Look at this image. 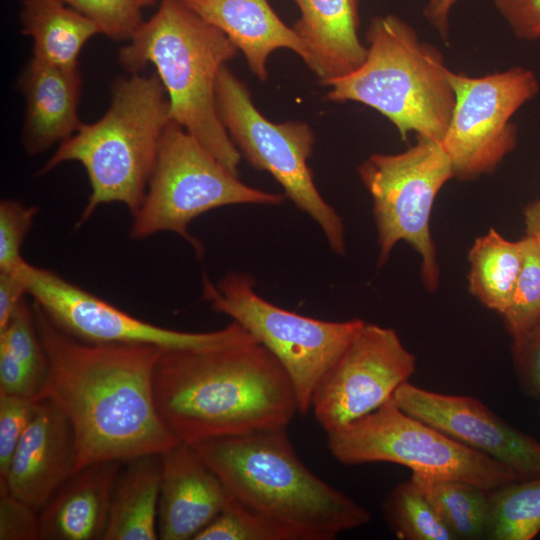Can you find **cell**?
Wrapping results in <instances>:
<instances>
[{
  "instance_id": "cell-27",
  "label": "cell",
  "mask_w": 540,
  "mask_h": 540,
  "mask_svg": "<svg viewBox=\"0 0 540 540\" xmlns=\"http://www.w3.org/2000/svg\"><path fill=\"white\" fill-rule=\"evenodd\" d=\"M386 521L401 540H456L410 479L395 486L383 502Z\"/></svg>"
},
{
  "instance_id": "cell-6",
  "label": "cell",
  "mask_w": 540,
  "mask_h": 540,
  "mask_svg": "<svg viewBox=\"0 0 540 540\" xmlns=\"http://www.w3.org/2000/svg\"><path fill=\"white\" fill-rule=\"evenodd\" d=\"M367 54L352 72L331 80L326 98L367 105L398 129L441 142L455 105L449 69L439 51L419 40L395 15L374 17L366 33Z\"/></svg>"
},
{
  "instance_id": "cell-42",
  "label": "cell",
  "mask_w": 540,
  "mask_h": 540,
  "mask_svg": "<svg viewBox=\"0 0 540 540\" xmlns=\"http://www.w3.org/2000/svg\"><path fill=\"white\" fill-rule=\"evenodd\" d=\"M538 412H539V415H540V402H539V411Z\"/></svg>"
},
{
  "instance_id": "cell-25",
  "label": "cell",
  "mask_w": 540,
  "mask_h": 540,
  "mask_svg": "<svg viewBox=\"0 0 540 540\" xmlns=\"http://www.w3.org/2000/svg\"><path fill=\"white\" fill-rule=\"evenodd\" d=\"M410 479L456 540L484 539L489 490L463 481L434 479L415 473Z\"/></svg>"
},
{
  "instance_id": "cell-24",
  "label": "cell",
  "mask_w": 540,
  "mask_h": 540,
  "mask_svg": "<svg viewBox=\"0 0 540 540\" xmlns=\"http://www.w3.org/2000/svg\"><path fill=\"white\" fill-rule=\"evenodd\" d=\"M470 293L501 316L507 310L521 272L520 240L512 242L495 229L478 237L468 252Z\"/></svg>"
},
{
  "instance_id": "cell-17",
  "label": "cell",
  "mask_w": 540,
  "mask_h": 540,
  "mask_svg": "<svg viewBox=\"0 0 540 540\" xmlns=\"http://www.w3.org/2000/svg\"><path fill=\"white\" fill-rule=\"evenodd\" d=\"M158 538L194 540L226 505L230 493L196 452L180 442L160 454Z\"/></svg>"
},
{
  "instance_id": "cell-12",
  "label": "cell",
  "mask_w": 540,
  "mask_h": 540,
  "mask_svg": "<svg viewBox=\"0 0 540 540\" xmlns=\"http://www.w3.org/2000/svg\"><path fill=\"white\" fill-rule=\"evenodd\" d=\"M455 105L440 142L454 177L470 180L495 170L516 146L515 112L539 90L535 74L523 67L469 77L449 70Z\"/></svg>"
},
{
  "instance_id": "cell-37",
  "label": "cell",
  "mask_w": 540,
  "mask_h": 540,
  "mask_svg": "<svg viewBox=\"0 0 540 540\" xmlns=\"http://www.w3.org/2000/svg\"><path fill=\"white\" fill-rule=\"evenodd\" d=\"M41 389L42 383L0 347V393L39 398Z\"/></svg>"
},
{
  "instance_id": "cell-33",
  "label": "cell",
  "mask_w": 540,
  "mask_h": 540,
  "mask_svg": "<svg viewBox=\"0 0 540 540\" xmlns=\"http://www.w3.org/2000/svg\"><path fill=\"white\" fill-rule=\"evenodd\" d=\"M39 400L0 393V483L7 476L13 454L36 413Z\"/></svg>"
},
{
  "instance_id": "cell-29",
  "label": "cell",
  "mask_w": 540,
  "mask_h": 540,
  "mask_svg": "<svg viewBox=\"0 0 540 540\" xmlns=\"http://www.w3.org/2000/svg\"><path fill=\"white\" fill-rule=\"evenodd\" d=\"M194 540H292L281 526L230 494L218 516Z\"/></svg>"
},
{
  "instance_id": "cell-5",
  "label": "cell",
  "mask_w": 540,
  "mask_h": 540,
  "mask_svg": "<svg viewBox=\"0 0 540 540\" xmlns=\"http://www.w3.org/2000/svg\"><path fill=\"white\" fill-rule=\"evenodd\" d=\"M111 92L106 113L94 123H81L37 173L67 161L84 167L91 193L77 227L106 203L124 204L132 216L138 211L171 121L168 95L157 74L119 78Z\"/></svg>"
},
{
  "instance_id": "cell-36",
  "label": "cell",
  "mask_w": 540,
  "mask_h": 540,
  "mask_svg": "<svg viewBox=\"0 0 540 540\" xmlns=\"http://www.w3.org/2000/svg\"><path fill=\"white\" fill-rule=\"evenodd\" d=\"M493 1L497 11L519 39H540V0Z\"/></svg>"
},
{
  "instance_id": "cell-20",
  "label": "cell",
  "mask_w": 540,
  "mask_h": 540,
  "mask_svg": "<svg viewBox=\"0 0 540 540\" xmlns=\"http://www.w3.org/2000/svg\"><path fill=\"white\" fill-rule=\"evenodd\" d=\"M120 461L75 471L39 512L41 540H103Z\"/></svg>"
},
{
  "instance_id": "cell-26",
  "label": "cell",
  "mask_w": 540,
  "mask_h": 540,
  "mask_svg": "<svg viewBox=\"0 0 540 540\" xmlns=\"http://www.w3.org/2000/svg\"><path fill=\"white\" fill-rule=\"evenodd\" d=\"M540 532V476L488 491L484 539L531 540Z\"/></svg>"
},
{
  "instance_id": "cell-18",
  "label": "cell",
  "mask_w": 540,
  "mask_h": 540,
  "mask_svg": "<svg viewBox=\"0 0 540 540\" xmlns=\"http://www.w3.org/2000/svg\"><path fill=\"white\" fill-rule=\"evenodd\" d=\"M81 83L78 68L57 67L33 57L28 62L18 81L26 100L22 143L28 155H38L78 130Z\"/></svg>"
},
{
  "instance_id": "cell-38",
  "label": "cell",
  "mask_w": 540,
  "mask_h": 540,
  "mask_svg": "<svg viewBox=\"0 0 540 540\" xmlns=\"http://www.w3.org/2000/svg\"><path fill=\"white\" fill-rule=\"evenodd\" d=\"M25 295H28L27 286L19 267L13 271H0V331L26 299Z\"/></svg>"
},
{
  "instance_id": "cell-32",
  "label": "cell",
  "mask_w": 540,
  "mask_h": 540,
  "mask_svg": "<svg viewBox=\"0 0 540 540\" xmlns=\"http://www.w3.org/2000/svg\"><path fill=\"white\" fill-rule=\"evenodd\" d=\"M38 208L15 199L0 202V271H13L26 260L21 255Z\"/></svg>"
},
{
  "instance_id": "cell-16",
  "label": "cell",
  "mask_w": 540,
  "mask_h": 540,
  "mask_svg": "<svg viewBox=\"0 0 540 540\" xmlns=\"http://www.w3.org/2000/svg\"><path fill=\"white\" fill-rule=\"evenodd\" d=\"M73 429L62 411L40 398L36 413L17 445L0 491H9L39 512L75 472Z\"/></svg>"
},
{
  "instance_id": "cell-28",
  "label": "cell",
  "mask_w": 540,
  "mask_h": 540,
  "mask_svg": "<svg viewBox=\"0 0 540 540\" xmlns=\"http://www.w3.org/2000/svg\"><path fill=\"white\" fill-rule=\"evenodd\" d=\"M523 263L510 304L502 315L515 341L540 322V251L528 236L520 240Z\"/></svg>"
},
{
  "instance_id": "cell-1",
  "label": "cell",
  "mask_w": 540,
  "mask_h": 540,
  "mask_svg": "<svg viewBox=\"0 0 540 540\" xmlns=\"http://www.w3.org/2000/svg\"><path fill=\"white\" fill-rule=\"evenodd\" d=\"M47 358L39 398L54 403L74 433L75 471L99 462H128L180 443L155 404L154 374L162 348L91 344L59 329L34 302Z\"/></svg>"
},
{
  "instance_id": "cell-30",
  "label": "cell",
  "mask_w": 540,
  "mask_h": 540,
  "mask_svg": "<svg viewBox=\"0 0 540 540\" xmlns=\"http://www.w3.org/2000/svg\"><path fill=\"white\" fill-rule=\"evenodd\" d=\"M0 347L5 348L43 386L47 358L36 328L33 305L26 299L0 331Z\"/></svg>"
},
{
  "instance_id": "cell-9",
  "label": "cell",
  "mask_w": 540,
  "mask_h": 540,
  "mask_svg": "<svg viewBox=\"0 0 540 540\" xmlns=\"http://www.w3.org/2000/svg\"><path fill=\"white\" fill-rule=\"evenodd\" d=\"M326 435L331 455L344 465L389 462L428 478L463 481L486 490L518 480L510 467L409 415L393 398Z\"/></svg>"
},
{
  "instance_id": "cell-22",
  "label": "cell",
  "mask_w": 540,
  "mask_h": 540,
  "mask_svg": "<svg viewBox=\"0 0 540 540\" xmlns=\"http://www.w3.org/2000/svg\"><path fill=\"white\" fill-rule=\"evenodd\" d=\"M160 486V454L125 462L114 483L103 540L159 539Z\"/></svg>"
},
{
  "instance_id": "cell-39",
  "label": "cell",
  "mask_w": 540,
  "mask_h": 540,
  "mask_svg": "<svg viewBox=\"0 0 540 540\" xmlns=\"http://www.w3.org/2000/svg\"><path fill=\"white\" fill-rule=\"evenodd\" d=\"M457 1L458 0H429L424 9L425 17L444 38L448 37L449 14L451 8Z\"/></svg>"
},
{
  "instance_id": "cell-34",
  "label": "cell",
  "mask_w": 540,
  "mask_h": 540,
  "mask_svg": "<svg viewBox=\"0 0 540 540\" xmlns=\"http://www.w3.org/2000/svg\"><path fill=\"white\" fill-rule=\"evenodd\" d=\"M0 540H41L39 511L9 491H0Z\"/></svg>"
},
{
  "instance_id": "cell-14",
  "label": "cell",
  "mask_w": 540,
  "mask_h": 540,
  "mask_svg": "<svg viewBox=\"0 0 540 540\" xmlns=\"http://www.w3.org/2000/svg\"><path fill=\"white\" fill-rule=\"evenodd\" d=\"M416 370V357L392 328L365 322L317 385L314 416L328 433L378 409Z\"/></svg>"
},
{
  "instance_id": "cell-2",
  "label": "cell",
  "mask_w": 540,
  "mask_h": 540,
  "mask_svg": "<svg viewBox=\"0 0 540 540\" xmlns=\"http://www.w3.org/2000/svg\"><path fill=\"white\" fill-rule=\"evenodd\" d=\"M154 398L164 424L188 444L287 427L298 411L287 373L254 337L206 348L162 349Z\"/></svg>"
},
{
  "instance_id": "cell-10",
  "label": "cell",
  "mask_w": 540,
  "mask_h": 540,
  "mask_svg": "<svg viewBox=\"0 0 540 540\" xmlns=\"http://www.w3.org/2000/svg\"><path fill=\"white\" fill-rule=\"evenodd\" d=\"M417 139L404 152L372 154L358 167V174L372 198L378 267L399 241H405L421 258L423 286L434 292L440 268L429 223L437 194L454 174L439 141L420 135Z\"/></svg>"
},
{
  "instance_id": "cell-23",
  "label": "cell",
  "mask_w": 540,
  "mask_h": 540,
  "mask_svg": "<svg viewBox=\"0 0 540 540\" xmlns=\"http://www.w3.org/2000/svg\"><path fill=\"white\" fill-rule=\"evenodd\" d=\"M21 31L33 40V58L57 67L78 68L87 41L98 25L61 0H23Z\"/></svg>"
},
{
  "instance_id": "cell-19",
  "label": "cell",
  "mask_w": 540,
  "mask_h": 540,
  "mask_svg": "<svg viewBox=\"0 0 540 540\" xmlns=\"http://www.w3.org/2000/svg\"><path fill=\"white\" fill-rule=\"evenodd\" d=\"M208 23L220 29L240 50L251 72L261 81L268 77L267 60L287 48L309 64L308 50L267 0H180Z\"/></svg>"
},
{
  "instance_id": "cell-13",
  "label": "cell",
  "mask_w": 540,
  "mask_h": 540,
  "mask_svg": "<svg viewBox=\"0 0 540 540\" xmlns=\"http://www.w3.org/2000/svg\"><path fill=\"white\" fill-rule=\"evenodd\" d=\"M28 295L63 332L91 344H144L162 349L206 348L253 337L240 324L212 332H184L151 324L117 308L56 272L25 261Z\"/></svg>"
},
{
  "instance_id": "cell-7",
  "label": "cell",
  "mask_w": 540,
  "mask_h": 540,
  "mask_svg": "<svg viewBox=\"0 0 540 540\" xmlns=\"http://www.w3.org/2000/svg\"><path fill=\"white\" fill-rule=\"evenodd\" d=\"M284 196L243 183L193 135L171 120L161 138L144 199L132 216L130 237L141 240L172 232L188 241L201 256L202 245L188 231L195 218L229 205L276 206Z\"/></svg>"
},
{
  "instance_id": "cell-3",
  "label": "cell",
  "mask_w": 540,
  "mask_h": 540,
  "mask_svg": "<svg viewBox=\"0 0 540 540\" xmlns=\"http://www.w3.org/2000/svg\"><path fill=\"white\" fill-rule=\"evenodd\" d=\"M192 445L233 497L281 526L292 540H333L371 520L366 508L300 460L286 427Z\"/></svg>"
},
{
  "instance_id": "cell-31",
  "label": "cell",
  "mask_w": 540,
  "mask_h": 540,
  "mask_svg": "<svg viewBox=\"0 0 540 540\" xmlns=\"http://www.w3.org/2000/svg\"><path fill=\"white\" fill-rule=\"evenodd\" d=\"M94 21L101 34L130 40L143 22L137 0H61Z\"/></svg>"
},
{
  "instance_id": "cell-4",
  "label": "cell",
  "mask_w": 540,
  "mask_h": 540,
  "mask_svg": "<svg viewBox=\"0 0 540 540\" xmlns=\"http://www.w3.org/2000/svg\"><path fill=\"white\" fill-rule=\"evenodd\" d=\"M237 54L220 29L180 0H161L118 57L131 74L153 65L168 95L171 120L239 175L241 154L219 119L215 95L221 68Z\"/></svg>"
},
{
  "instance_id": "cell-40",
  "label": "cell",
  "mask_w": 540,
  "mask_h": 540,
  "mask_svg": "<svg viewBox=\"0 0 540 540\" xmlns=\"http://www.w3.org/2000/svg\"><path fill=\"white\" fill-rule=\"evenodd\" d=\"M526 236L530 237L540 251V200L529 203L524 209Z\"/></svg>"
},
{
  "instance_id": "cell-21",
  "label": "cell",
  "mask_w": 540,
  "mask_h": 540,
  "mask_svg": "<svg viewBox=\"0 0 540 540\" xmlns=\"http://www.w3.org/2000/svg\"><path fill=\"white\" fill-rule=\"evenodd\" d=\"M300 17L294 31L305 44L308 68L327 85L365 60L367 48L358 36L360 0H292Z\"/></svg>"
},
{
  "instance_id": "cell-15",
  "label": "cell",
  "mask_w": 540,
  "mask_h": 540,
  "mask_svg": "<svg viewBox=\"0 0 540 540\" xmlns=\"http://www.w3.org/2000/svg\"><path fill=\"white\" fill-rule=\"evenodd\" d=\"M393 399L400 409L457 442L510 467L518 480L540 476V442L516 429L480 400L402 384Z\"/></svg>"
},
{
  "instance_id": "cell-41",
  "label": "cell",
  "mask_w": 540,
  "mask_h": 540,
  "mask_svg": "<svg viewBox=\"0 0 540 540\" xmlns=\"http://www.w3.org/2000/svg\"><path fill=\"white\" fill-rule=\"evenodd\" d=\"M137 1L142 8L147 7V6H152L157 2V0H137Z\"/></svg>"
},
{
  "instance_id": "cell-11",
  "label": "cell",
  "mask_w": 540,
  "mask_h": 540,
  "mask_svg": "<svg viewBox=\"0 0 540 540\" xmlns=\"http://www.w3.org/2000/svg\"><path fill=\"white\" fill-rule=\"evenodd\" d=\"M215 95L219 119L241 157L271 174L285 197L320 227L332 251L344 255L343 219L320 194L308 164L315 142L310 126L268 120L255 107L246 84L226 65L218 74Z\"/></svg>"
},
{
  "instance_id": "cell-35",
  "label": "cell",
  "mask_w": 540,
  "mask_h": 540,
  "mask_svg": "<svg viewBox=\"0 0 540 540\" xmlns=\"http://www.w3.org/2000/svg\"><path fill=\"white\" fill-rule=\"evenodd\" d=\"M512 355L521 391L540 402V322L512 342Z\"/></svg>"
},
{
  "instance_id": "cell-8",
  "label": "cell",
  "mask_w": 540,
  "mask_h": 540,
  "mask_svg": "<svg viewBox=\"0 0 540 540\" xmlns=\"http://www.w3.org/2000/svg\"><path fill=\"white\" fill-rule=\"evenodd\" d=\"M203 298L245 328L287 373L298 412L311 409L314 391L365 321H326L280 308L259 296L246 273L228 272L216 284L203 277Z\"/></svg>"
}]
</instances>
